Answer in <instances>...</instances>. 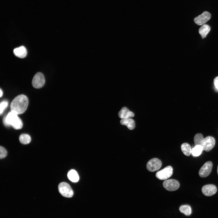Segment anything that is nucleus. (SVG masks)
<instances>
[{"mask_svg": "<svg viewBox=\"0 0 218 218\" xmlns=\"http://www.w3.org/2000/svg\"><path fill=\"white\" fill-rule=\"evenodd\" d=\"M28 104L27 97L23 94L19 95L12 101L10 105L11 111L18 114H22L26 110Z\"/></svg>", "mask_w": 218, "mask_h": 218, "instance_id": "obj_1", "label": "nucleus"}, {"mask_svg": "<svg viewBox=\"0 0 218 218\" xmlns=\"http://www.w3.org/2000/svg\"><path fill=\"white\" fill-rule=\"evenodd\" d=\"M195 145H198L201 146L203 150L209 152L214 147L215 144V140L212 136H208L204 138L200 133L196 134L194 137Z\"/></svg>", "mask_w": 218, "mask_h": 218, "instance_id": "obj_2", "label": "nucleus"}, {"mask_svg": "<svg viewBox=\"0 0 218 218\" xmlns=\"http://www.w3.org/2000/svg\"><path fill=\"white\" fill-rule=\"evenodd\" d=\"M3 122L5 126H11L16 130L21 129L23 126L22 121L18 117V114L11 111L4 117Z\"/></svg>", "mask_w": 218, "mask_h": 218, "instance_id": "obj_3", "label": "nucleus"}, {"mask_svg": "<svg viewBox=\"0 0 218 218\" xmlns=\"http://www.w3.org/2000/svg\"><path fill=\"white\" fill-rule=\"evenodd\" d=\"M58 188L60 193L64 197L70 198L73 195V190L70 185L67 183H61L59 184Z\"/></svg>", "mask_w": 218, "mask_h": 218, "instance_id": "obj_4", "label": "nucleus"}, {"mask_svg": "<svg viewBox=\"0 0 218 218\" xmlns=\"http://www.w3.org/2000/svg\"><path fill=\"white\" fill-rule=\"evenodd\" d=\"M173 169L171 166H169L157 172L156 177L160 180H166L170 177L172 175Z\"/></svg>", "mask_w": 218, "mask_h": 218, "instance_id": "obj_5", "label": "nucleus"}, {"mask_svg": "<svg viewBox=\"0 0 218 218\" xmlns=\"http://www.w3.org/2000/svg\"><path fill=\"white\" fill-rule=\"evenodd\" d=\"M45 82V79L44 75L41 72H38L33 77L32 84L34 88H40L44 85Z\"/></svg>", "mask_w": 218, "mask_h": 218, "instance_id": "obj_6", "label": "nucleus"}, {"mask_svg": "<svg viewBox=\"0 0 218 218\" xmlns=\"http://www.w3.org/2000/svg\"><path fill=\"white\" fill-rule=\"evenodd\" d=\"M162 165V163L160 160L157 158H154L148 161L147 164V168L149 171L154 172L159 170Z\"/></svg>", "mask_w": 218, "mask_h": 218, "instance_id": "obj_7", "label": "nucleus"}, {"mask_svg": "<svg viewBox=\"0 0 218 218\" xmlns=\"http://www.w3.org/2000/svg\"><path fill=\"white\" fill-rule=\"evenodd\" d=\"M164 187L169 191H175L178 189L180 186L179 182L174 179L166 180L163 183Z\"/></svg>", "mask_w": 218, "mask_h": 218, "instance_id": "obj_8", "label": "nucleus"}, {"mask_svg": "<svg viewBox=\"0 0 218 218\" xmlns=\"http://www.w3.org/2000/svg\"><path fill=\"white\" fill-rule=\"evenodd\" d=\"M213 167L211 162L209 161L205 163L200 169L199 174L201 177H207L210 173Z\"/></svg>", "mask_w": 218, "mask_h": 218, "instance_id": "obj_9", "label": "nucleus"}, {"mask_svg": "<svg viewBox=\"0 0 218 218\" xmlns=\"http://www.w3.org/2000/svg\"><path fill=\"white\" fill-rule=\"evenodd\" d=\"M210 14L207 11L203 12L202 14L196 17L194 20L197 24L201 25L205 24L211 18Z\"/></svg>", "mask_w": 218, "mask_h": 218, "instance_id": "obj_10", "label": "nucleus"}, {"mask_svg": "<svg viewBox=\"0 0 218 218\" xmlns=\"http://www.w3.org/2000/svg\"><path fill=\"white\" fill-rule=\"evenodd\" d=\"M217 190L216 187L213 184H207L203 187L202 191L205 196H210L216 193Z\"/></svg>", "mask_w": 218, "mask_h": 218, "instance_id": "obj_11", "label": "nucleus"}, {"mask_svg": "<svg viewBox=\"0 0 218 218\" xmlns=\"http://www.w3.org/2000/svg\"><path fill=\"white\" fill-rule=\"evenodd\" d=\"M13 53L16 56L20 58H23L27 54V50L24 46H21L15 48L13 50Z\"/></svg>", "mask_w": 218, "mask_h": 218, "instance_id": "obj_12", "label": "nucleus"}, {"mask_svg": "<svg viewBox=\"0 0 218 218\" xmlns=\"http://www.w3.org/2000/svg\"><path fill=\"white\" fill-rule=\"evenodd\" d=\"M118 115L122 119L133 117L134 116V114L127 107H124L119 111Z\"/></svg>", "mask_w": 218, "mask_h": 218, "instance_id": "obj_13", "label": "nucleus"}, {"mask_svg": "<svg viewBox=\"0 0 218 218\" xmlns=\"http://www.w3.org/2000/svg\"><path fill=\"white\" fill-rule=\"evenodd\" d=\"M120 123L121 124L126 125L130 130H133L135 127L134 121L130 118L121 119Z\"/></svg>", "mask_w": 218, "mask_h": 218, "instance_id": "obj_14", "label": "nucleus"}, {"mask_svg": "<svg viewBox=\"0 0 218 218\" xmlns=\"http://www.w3.org/2000/svg\"><path fill=\"white\" fill-rule=\"evenodd\" d=\"M68 179L73 182H77L79 180V176L77 171L74 170H71L68 173Z\"/></svg>", "mask_w": 218, "mask_h": 218, "instance_id": "obj_15", "label": "nucleus"}, {"mask_svg": "<svg viewBox=\"0 0 218 218\" xmlns=\"http://www.w3.org/2000/svg\"><path fill=\"white\" fill-rule=\"evenodd\" d=\"M210 30V27L208 25L204 24L199 28V32L203 38H205Z\"/></svg>", "mask_w": 218, "mask_h": 218, "instance_id": "obj_16", "label": "nucleus"}, {"mask_svg": "<svg viewBox=\"0 0 218 218\" xmlns=\"http://www.w3.org/2000/svg\"><path fill=\"white\" fill-rule=\"evenodd\" d=\"M181 148L183 154L186 156H189L192 154V149L187 143H183L181 146Z\"/></svg>", "mask_w": 218, "mask_h": 218, "instance_id": "obj_17", "label": "nucleus"}, {"mask_svg": "<svg viewBox=\"0 0 218 218\" xmlns=\"http://www.w3.org/2000/svg\"><path fill=\"white\" fill-rule=\"evenodd\" d=\"M180 211L187 216L191 215L192 210L190 206L187 205H182L179 208Z\"/></svg>", "mask_w": 218, "mask_h": 218, "instance_id": "obj_18", "label": "nucleus"}, {"mask_svg": "<svg viewBox=\"0 0 218 218\" xmlns=\"http://www.w3.org/2000/svg\"><path fill=\"white\" fill-rule=\"evenodd\" d=\"M31 137L28 134H22L19 137L20 142L22 144H29L31 141Z\"/></svg>", "mask_w": 218, "mask_h": 218, "instance_id": "obj_19", "label": "nucleus"}, {"mask_svg": "<svg viewBox=\"0 0 218 218\" xmlns=\"http://www.w3.org/2000/svg\"><path fill=\"white\" fill-rule=\"evenodd\" d=\"M203 150L202 147L200 145H197L192 148V154L194 157H197L200 156Z\"/></svg>", "mask_w": 218, "mask_h": 218, "instance_id": "obj_20", "label": "nucleus"}, {"mask_svg": "<svg viewBox=\"0 0 218 218\" xmlns=\"http://www.w3.org/2000/svg\"><path fill=\"white\" fill-rule=\"evenodd\" d=\"M7 152L6 150L2 146L0 147V158L3 159L5 158L7 155Z\"/></svg>", "mask_w": 218, "mask_h": 218, "instance_id": "obj_21", "label": "nucleus"}, {"mask_svg": "<svg viewBox=\"0 0 218 218\" xmlns=\"http://www.w3.org/2000/svg\"><path fill=\"white\" fill-rule=\"evenodd\" d=\"M8 105L7 101H4L2 102L0 105V114L1 115L3 112L4 109L7 107Z\"/></svg>", "mask_w": 218, "mask_h": 218, "instance_id": "obj_22", "label": "nucleus"}, {"mask_svg": "<svg viewBox=\"0 0 218 218\" xmlns=\"http://www.w3.org/2000/svg\"><path fill=\"white\" fill-rule=\"evenodd\" d=\"M213 83L216 88L218 89V76L216 77L214 79Z\"/></svg>", "mask_w": 218, "mask_h": 218, "instance_id": "obj_23", "label": "nucleus"}, {"mask_svg": "<svg viewBox=\"0 0 218 218\" xmlns=\"http://www.w3.org/2000/svg\"><path fill=\"white\" fill-rule=\"evenodd\" d=\"M0 96L1 97L3 94V92L1 89H0Z\"/></svg>", "mask_w": 218, "mask_h": 218, "instance_id": "obj_24", "label": "nucleus"}, {"mask_svg": "<svg viewBox=\"0 0 218 218\" xmlns=\"http://www.w3.org/2000/svg\"><path fill=\"white\" fill-rule=\"evenodd\" d=\"M217 173H218V167H217Z\"/></svg>", "mask_w": 218, "mask_h": 218, "instance_id": "obj_25", "label": "nucleus"}]
</instances>
